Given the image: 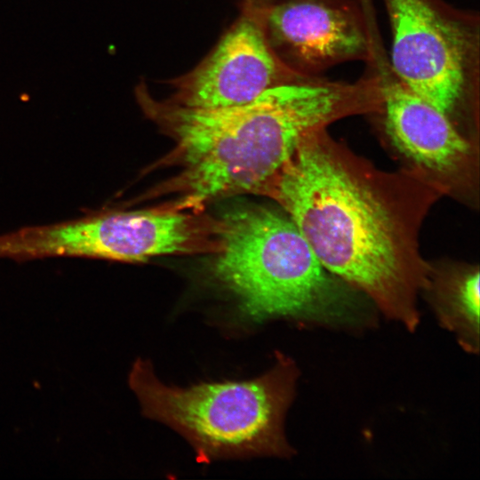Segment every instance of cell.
<instances>
[{
	"label": "cell",
	"mask_w": 480,
	"mask_h": 480,
	"mask_svg": "<svg viewBox=\"0 0 480 480\" xmlns=\"http://www.w3.org/2000/svg\"><path fill=\"white\" fill-rule=\"evenodd\" d=\"M287 212L323 267L409 332L433 268L420 249L428 212L443 191L419 170L387 172L326 128L299 144L261 188Z\"/></svg>",
	"instance_id": "1"
},
{
	"label": "cell",
	"mask_w": 480,
	"mask_h": 480,
	"mask_svg": "<svg viewBox=\"0 0 480 480\" xmlns=\"http://www.w3.org/2000/svg\"><path fill=\"white\" fill-rule=\"evenodd\" d=\"M137 96L176 143L173 155L182 170L170 188L179 196L172 210L194 213L220 197L259 194L308 135L377 106L369 79L284 84L249 104L222 109L158 101L142 87Z\"/></svg>",
	"instance_id": "2"
},
{
	"label": "cell",
	"mask_w": 480,
	"mask_h": 480,
	"mask_svg": "<svg viewBox=\"0 0 480 480\" xmlns=\"http://www.w3.org/2000/svg\"><path fill=\"white\" fill-rule=\"evenodd\" d=\"M212 274L254 321L360 332L379 321L374 306L327 271L290 217L240 207L216 222Z\"/></svg>",
	"instance_id": "3"
},
{
	"label": "cell",
	"mask_w": 480,
	"mask_h": 480,
	"mask_svg": "<svg viewBox=\"0 0 480 480\" xmlns=\"http://www.w3.org/2000/svg\"><path fill=\"white\" fill-rule=\"evenodd\" d=\"M300 371L279 353L264 374L247 380L166 385L148 361L138 360L131 385L146 416L167 424L194 446L198 459L294 453L284 422Z\"/></svg>",
	"instance_id": "4"
},
{
	"label": "cell",
	"mask_w": 480,
	"mask_h": 480,
	"mask_svg": "<svg viewBox=\"0 0 480 480\" xmlns=\"http://www.w3.org/2000/svg\"><path fill=\"white\" fill-rule=\"evenodd\" d=\"M217 248L215 223L181 211L102 212L0 236V259L83 257L124 262Z\"/></svg>",
	"instance_id": "5"
},
{
	"label": "cell",
	"mask_w": 480,
	"mask_h": 480,
	"mask_svg": "<svg viewBox=\"0 0 480 480\" xmlns=\"http://www.w3.org/2000/svg\"><path fill=\"white\" fill-rule=\"evenodd\" d=\"M392 29L391 66L408 89L451 116L469 84L470 34L433 0H384Z\"/></svg>",
	"instance_id": "6"
},
{
	"label": "cell",
	"mask_w": 480,
	"mask_h": 480,
	"mask_svg": "<svg viewBox=\"0 0 480 480\" xmlns=\"http://www.w3.org/2000/svg\"><path fill=\"white\" fill-rule=\"evenodd\" d=\"M308 80L275 52L260 8L252 5L204 60L175 80L170 101L189 108H230L251 103L269 88Z\"/></svg>",
	"instance_id": "7"
},
{
	"label": "cell",
	"mask_w": 480,
	"mask_h": 480,
	"mask_svg": "<svg viewBox=\"0 0 480 480\" xmlns=\"http://www.w3.org/2000/svg\"><path fill=\"white\" fill-rule=\"evenodd\" d=\"M394 75V74H393ZM385 128L396 148L444 195L470 199L476 152L450 116L394 76H380Z\"/></svg>",
	"instance_id": "8"
},
{
	"label": "cell",
	"mask_w": 480,
	"mask_h": 480,
	"mask_svg": "<svg viewBox=\"0 0 480 480\" xmlns=\"http://www.w3.org/2000/svg\"><path fill=\"white\" fill-rule=\"evenodd\" d=\"M259 8L275 52L304 76L369 56L365 26L351 4L340 0H289Z\"/></svg>",
	"instance_id": "9"
},
{
	"label": "cell",
	"mask_w": 480,
	"mask_h": 480,
	"mask_svg": "<svg viewBox=\"0 0 480 480\" xmlns=\"http://www.w3.org/2000/svg\"><path fill=\"white\" fill-rule=\"evenodd\" d=\"M480 274L478 268L436 276L433 271L426 295L437 324L470 355L480 350Z\"/></svg>",
	"instance_id": "10"
}]
</instances>
